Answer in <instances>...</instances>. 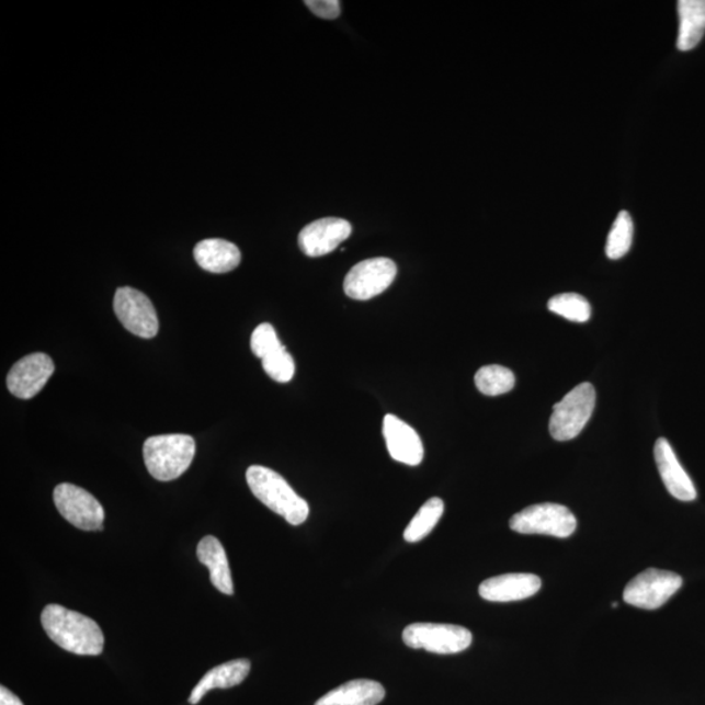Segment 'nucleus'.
I'll use <instances>...</instances> for the list:
<instances>
[{
	"label": "nucleus",
	"mask_w": 705,
	"mask_h": 705,
	"mask_svg": "<svg viewBox=\"0 0 705 705\" xmlns=\"http://www.w3.org/2000/svg\"><path fill=\"white\" fill-rule=\"evenodd\" d=\"M41 625L56 645L80 656H99L104 650L102 629L92 618L50 604L41 614Z\"/></svg>",
	"instance_id": "f257e3e1"
},
{
	"label": "nucleus",
	"mask_w": 705,
	"mask_h": 705,
	"mask_svg": "<svg viewBox=\"0 0 705 705\" xmlns=\"http://www.w3.org/2000/svg\"><path fill=\"white\" fill-rule=\"evenodd\" d=\"M252 494L266 508L283 516L292 525H300L310 515L309 503L300 498L283 476L262 465H252L246 471Z\"/></svg>",
	"instance_id": "f03ea898"
},
{
	"label": "nucleus",
	"mask_w": 705,
	"mask_h": 705,
	"mask_svg": "<svg viewBox=\"0 0 705 705\" xmlns=\"http://www.w3.org/2000/svg\"><path fill=\"white\" fill-rule=\"evenodd\" d=\"M195 452L194 437L186 434L150 436L143 447L149 475L162 482L181 477L193 463Z\"/></svg>",
	"instance_id": "7ed1b4c3"
},
{
	"label": "nucleus",
	"mask_w": 705,
	"mask_h": 705,
	"mask_svg": "<svg viewBox=\"0 0 705 705\" xmlns=\"http://www.w3.org/2000/svg\"><path fill=\"white\" fill-rule=\"evenodd\" d=\"M595 391L591 383H581L553 408L549 430L554 440L567 442L577 437L591 420Z\"/></svg>",
	"instance_id": "20e7f679"
},
{
	"label": "nucleus",
	"mask_w": 705,
	"mask_h": 705,
	"mask_svg": "<svg viewBox=\"0 0 705 705\" xmlns=\"http://www.w3.org/2000/svg\"><path fill=\"white\" fill-rule=\"evenodd\" d=\"M578 522L570 509L556 503L531 505L513 515L510 528L522 535H546L567 538L577 531Z\"/></svg>",
	"instance_id": "39448f33"
},
{
	"label": "nucleus",
	"mask_w": 705,
	"mask_h": 705,
	"mask_svg": "<svg viewBox=\"0 0 705 705\" xmlns=\"http://www.w3.org/2000/svg\"><path fill=\"white\" fill-rule=\"evenodd\" d=\"M409 648L424 649L436 655H455L468 649L474 641L469 629L441 623H413L402 633Z\"/></svg>",
	"instance_id": "423d86ee"
},
{
	"label": "nucleus",
	"mask_w": 705,
	"mask_h": 705,
	"mask_svg": "<svg viewBox=\"0 0 705 705\" xmlns=\"http://www.w3.org/2000/svg\"><path fill=\"white\" fill-rule=\"evenodd\" d=\"M683 580L672 571L648 568L635 577L623 592V600L628 605L655 611L673 598L681 590Z\"/></svg>",
	"instance_id": "0eeeda50"
},
{
	"label": "nucleus",
	"mask_w": 705,
	"mask_h": 705,
	"mask_svg": "<svg viewBox=\"0 0 705 705\" xmlns=\"http://www.w3.org/2000/svg\"><path fill=\"white\" fill-rule=\"evenodd\" d=\"M54 503L68 523L81 531L104 530L105 511L91 492L72 484H60L54 490Z\"/></svg>",
	"instance_id": "6e6552de"
},
{
	"label": "nucleus",
	"mask_w": 705,
	"mask_h": 705,
	"mask_svg": "<svg viewBox=\"0 0 705 705\" xmlns=\"http://www.w3.org/2000/svg\"><path fill=\"white\" fill-rule=\"evenodd\" d=\"M114 311L128 332L143 339H153L159 333V318L146 294L134 287H120L114 297Z\"/></svg>",
	"instance_id": "1a4fd4ad"
},
{
	"label": "nucleus",
	"mask_w": 705,
	"mask_h": 705,
	"mask_svg": "<svg viewBox=\"0 0 705 705\" xmlns=\"http://www.w3.org/2000/svg\"><path fill=\"white\" fill-rule=\"evenodd\" d=\"M397 266L391 259L374 258L354 265L349 271L344 291L349 298L367 300L386 292L395 282Z\"/></svg>",
	"instance_id": "9d476101"
},
{
	"label": "nucleus",
	"mask_w": 705,
	"mask_h": 705,
	"mask_svg": "<svg viewBox=\"0 0 705 705\" xmlns=\"http://www.w3.org/2000/svg\"><path fill=\"white\" fill-rule=\"evenodd\" d=\"M56 369L45 353H33L16 362L7 376V387L19 399L29 400L41 393Z\"/></svg>",
	"instance_id": "9b49d317"
},
{
	"label": "nucleus",
	"mask_w": 705,
	"mask_h": 705,
	"mask_svg": "<svg viewBox=\"0 0 705 705\" xmlns=\"http://www.w3.org/2000/svg\"><path fill=\"white\" fill-rule=\"evenodd\" d=\"M351 223L344 218L327 217L306 225L298 236L299 249L310 258L330 254L352 236Z\"/></svg>",
	"instance_id": "f8f14e48"
},
{
	"label": "nucleus",
	"mask_w": 705,
	"mask_h": 705,
	"mask_svg": "<svg viewBox=\"0 0 705 705\" xmlns=\"http://www.w3.org/2000/svg\"><path fill=\"white\" fill-rule=\"evenodd\" d=\"M655 460L663 485L678 501L693 502L697 497L696 488L686 470L683 469L674 450L666 437L655 444Z\"/></svg>",
	"instance_id": "ddd939ff"
},
{
	"label": "nucleus",
	"mask_w": 705,
	"mask_h": 705,
	"mask_svg": "<svg viewBox=\"0 0 705 705\" xmlns=\"http://www.w3.org/2000/svg\"><path fill=\"white\" fill-rule=\"evenodd\" d=\"M383 435L394 460L410 467L422 463L424 450L421 437L408 423L394 414H387L383 421Z\"/></svg>",
	"instance_id": "4468645a"
},
{
	"label": "nucleus",
	"mask_w": 705,
	"mask_h": 705,
	"mask_svg": "<svg viewBox=\"0 0 705 705\" xmlns=\"http://www.w3.org/2000/svg\"><path fill=\"white\" fill-rule=\"evenodd\" d=\"M543 585V581L533 573H505L501 577L485 580L478 592L486 601L513 602L532 598Z\"/></svg>",
	"instance_id": "2eb2a0df"
},
{
	"label": "nucleus",
	"mask_w": 705,
	"mask_h": 705,
	"mask_svg": "<svg viewBox=\"0 0 705 705\" xmlns=\"http://www.w3.org/2000/svg\"><path fill=\"white\" fill-rule=\"evenodd\" d=\"M196 263L204 271L226 273L241 263V251L235 243L220 238L204 239L194 249Z\"/></svg>",
	"instance_id": "dca6fc26"
},
{
	"label": "nucleus",
	"mask_w": 705,
	"mask_h": 705,
	"mask_svg": "<svg viewBox=\"0 0 705 705\" xmlns=\"http://www.w3.org/2000/svg\"><path fill=\"white\" fill-rule=\"evenodd\" d=\"M198 562L208 567L211 581L218 591L231 595L235 593L228 557L223 544L214 536L204 537L197 545Z\"/></svg>",
	"instance_id": "f3484780"
},
{
	"label": "nucleus",
	"mask_w": 705,
	"mask_h": 705,
	"mask_svg": "<svg viewBox=\"0 0 705 705\" xmlns=\"http://www.w3.org/2000/svg\"><path fill=\"white\" fill-rule=\"evenodd\" d=\"M251 662L246 659L232 660L211 669L196 684L190 695L189 703L197 704L205 694L215 689H231L241 684L248 678Z\"/></svg>",
	"instance_id": "a211bd4d"
},
{
	"label": "nucleus",
	"mask_w": 705,
	"mask_h": 705,
	"mask_svg": "<svg viewBox=\"0 0 705 705\" xmlns=\"http://www.w3.org/2000/svg\"><path fill=\"white\" fill-rule=\"evenodd\" d=\"M386 690L379 682L354 680L321 696L315 705H378Z\"/></svg>",
	"instance_id": "6ab92c4d"
},
{
	"label": "nucleus",
	"mask_w": 705,
	"mask_h": 705,
	"mask_svg": "<svg viewBox=\"0 0 705 705\" xmlns=\"http://www.w3.org/2000/svg\"><path fill=\"white\" fill-rule=\"evenodd\" d=\"M678 50H693L701 44L705 34V0H681L678 2Z\"/></svg>",
	"instance_id": "aec40b11"
},
{
	"label": "nucleus",
	"mask_w": 705,
	"mask_h": 705,
	"mask_svg": "<svg viewBox=\"0 0 705 705\" xmlns=\"http://www.w3.org/2000/svg\"><path fill=\"white\" fill-rule=\"evenodd\" d=\"M444 512V503L441 498H431L422 505L417 515L409 523L407 530L403 531V538L407 543H420L421 539L428 537L430 532L433 531Z\"/></svg>",
	"instance_id": "412c9836"
},
{
	"label": "nucleus",
	"mask_w": 705,
	"mask_h": 705,
	"mask_svg": "<svg viewBox=\"0 0 705 705\" xmlns=\"http://www.w3.org/2000/svg\"><path fill=\"white\" fill-rule=\"evenodd\" d=\"M515 375L511 369L499 365L484 366L475 376L478 391L486 396L508 394L515 387Z\"/></svg>",
	"instance_id": "4be33fe9"
},
{
	"label": "nucleus",
	"mask_w": 705,
	"mask_h": 705,
	"mask_svg": "<svg viewBox=\"0 0 705 705\" xmlns=\"http://www.w3.org/2000/svg\"><path fill=\"white\" fill-rule=\"evenodd\" d=\"M634 239V223L628 212L622 211L609 232L606 241V255L617 260L627 254L632 249Z\"/></svg>",
	"instance_id": "5701e85b"
},
{
	"label": "nucleus",
	"mask_w": 705,
	"mask_h": 705,
	"mask_svg": "<svg viewBox=\"0 0 705 705\" xmlns=\"http://www.w3.org/2000/svg\"><path fill=\"white\" fill-rule=\"evenodd\" d=\"M547 307H549L552 312L559 315V317L578 321V323H584V321L590 320L592 315L590 303L577 293L559 294V296L549 299Z\"/></svg>",
	"instance_id": "b1692460"
},
{
	"label": "nucleus",
	"mask_w": 705,
	"mask_h": 705,
	"mask_svg": "<svg viewBox=\"0 0 705 705\" xmlns=\"http://www.w3.org/2000/svg\"><path fill=\"white\" fill-rule=\"evenodd\" d=\"M263 361V368L266 375L278 383H287L293 379L296 373V364L286 348L282 346L275 353L269 355Z\"/></svg>",
	"instance_id": "393cba45"
},
{
	"label": "nucleus",
	"mask_w": 705,
	"mask_h": 705,
	"mask_svg": "<svg viewBox=\"0 0 705 705\" xmlns=\"http://www.w3.org/2000/svg\"><path fill=\"white\" fill-rule=\"evenodd\" d=\"M282 346L284 345L280 342L275 328L269 323L258 326L255 331L252 332L251 351L259 359L269 357Z\"/></svg>",
	"instance_id": "a878e982"
},
{
	"label": "nucleus",
	"mask_w": 705,
	"mask_h": 705,
	"mask_svg": "<svg viewBox=\"0 0 705 705\" xmlns=\"http://www.w3.org/2000/svg\"><path fill=\"white\" fill-rule=\"evenodd\" d=\"M305 4L315 15L326 20L338 19L341 13L339 0H307Z\"/></svg>",
	"instance_id": "bb28decb"
},
{
	"label": "nucleus",
	"mask_w": 705,
	"mask_h": 705,
	"mask_svg": "<svg viewBox=\"0 0 705 705\" xmlns=\"http://www.w3.org/2000/svg\"><path fill=\"white\" fill-rule=\"evenodd\" d=\"M0 705H24L9 689L0 687Z\"/></svg>",
	"instance_id": "cd10ccee"
},
{
	"label": "nucleus",
	"mask_w": 705,
	"mask_h": 705,
	"mask_svg": "<svg viewBox=\"0 0 705 705\" xmlns=\"http://www.w3.org/2000/svg\"><path fill=\"white\" fill-rule=\"evenodd\" d=\"M612 607H618L617 602H613Z\"/></svg>",
	"instance_id": "c85d7f7f"
}]
</instances>
